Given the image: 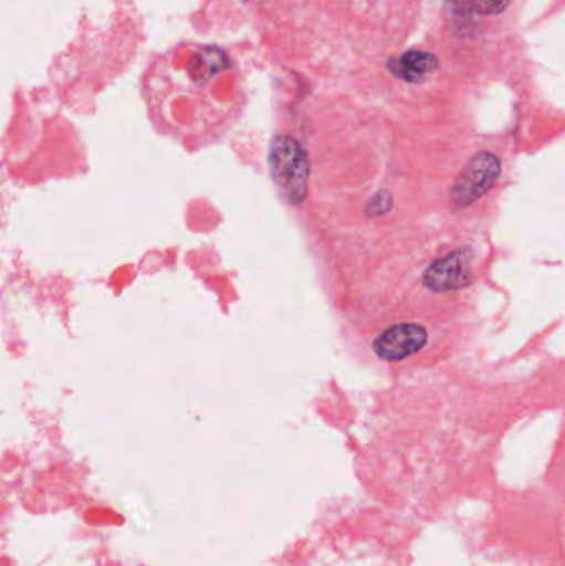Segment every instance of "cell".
<instances>
[{"label": "cell", "instance_id": "obj_1", "mask_svg": "<svg viewBox=\"0 0 565 566\" xmlns=\"http://www.w3.org/2000/svg\"><path fill=\"white\" fill-rule=\"evenodd\" d=\"M272 178L289 205H301L307 192L308 158L291 136H278L269 151Z\"/></svg>", "mask_w": 565, "mask_h": 566}, {"label": "cell", "instance_id": "obj_2", "mask_svg": "<svg viewBox=\"0 0 565 566\" xmlns=\"http://www.w3.org/2000/svg\"><path fill=\"white\" fill-rule=\"evenodd\" d=\"M501 175V161L490 151L478 153L464 166L461 175L454 181L450 192V205L454 211L468 208L477 202L484 192L493 188Z\"/></svg>", "mask_w": 565, "mask_h": 566}, {"label": "cell", "instance_id": "obj_3", "mask_svg": "<svg viewBox=\"0 0 565 566\" xmlns=\"http://www.w3.org/2000/svg\"><path fill=\"white\" fill-rule=\"evenodd\" d=\"M428 342V332L418 323L390 326L375 338L374 349L385 361H400L420 352Z\"/></svg>", "mask_w": 565, "mask_h": 566}, {"label": "cell", "instance_id": "obj_4", "mask_svg": "<svg viewBox=\"0 0 565 566\" xmlns=\"http://www.w3.org/2000/svg\"><path fill=\"white\" fill-rule=\"evenodd\" d=\"M473 277L471 272L470 249H461L440 261L433 262L423 275L425 285L435 292H450V290L467 286Z\"/></svg>", "mask_w": 565, "mask_h": 566}, {"label": "cell", "instance_id": "obj_5", "mask_svg": "<svg viewBox=\"0 0 565 566\" xmlns=\"http://www.w3.org/2000/svg\"><path fill=\"white\" fill-rule=\"evenodd\" d=\"M438 66V59L433 53L421 52V50H410L404 55L391 59L388 62V70L394 73L397 78L405 82H420L425 76L435 72Z\"/></svg>", "mask_w": 565, "mask_h": 566}, {"label": "cell", "instance_id": "obj_6", "mask_svg": "<svg viewBox=\"0 0 565 566\" xmlns=\"http://www.w3.org/2000/svg\"><path fill=\"white\" fill-rule=\"evenodd\" d=\"M510 2L511 0H467V6L473 12L483 13V15H496L503 12Z\"/></svg>", "mask_w": 565, "mask_h": 566}]
</instances>
